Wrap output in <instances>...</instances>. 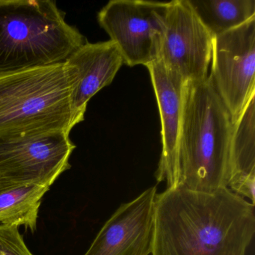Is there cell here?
Wrapping results in <instances>:
<instances>
[{"instance_id":"obj_1","label":"cell","mask_w":255,"mask_h":255,"mask_svg":"<svg viewBox=\"0 0 255 255\" xmlns=\"http://www.w3.org/2000/svg\"><path fill=\"white\" fill-rule=\"evenodd\" d=\"M255 233V205L223 188H175L157 194L151 255H246Z\"/></svg>"},{"instance_id":"obj_2","label":"cell","mask_w":255,"mask_h":255,"mask_svg":"<svg viewBox=\"0 0 255 255\" xmlns=\"http://www.w3.org/2000/svg\"><path fill=\"white\" fill-rule=\"evenodd\" d=\"M232 119L210 79L187 82L179 133L177 188L213 192L231 178Z\"/></svg>"},{"instance_id":"obj_3","label":"cell","mask_w":255,"mask_h":255,"mask_svg":"<svg viewBox=\"0 0 255 255\" xmlns=\"http://www.w3.org/2000/svg\"><path fill=\"white\" fill-rule=\"evenodd\" d=\"M87 42L51 0H0V75L65 62Z\"/></svg>"},{"instance_id":"obj_4","label":"cell","mask_w":255,"mask_h":255,"mask_svg":"<svg viewBox=\"0 0 255 255\" xmlns=\"http://www.w3.org/2000/svg\"><path fill=\"white\" fill-rule=\"evenodd\" d=\"M65 62L0 75V136L62 131L78 125Z\"/></svg>"},{"instance_id":"obj_5","label":"cell","mask_w":255,"mask_h":255,"mask_svg":"<svg viewBox=\"0 0 255 255\" xmlns=\"http://www.w3.org/2000/svg\"><path fill=\"white\" fill-rule=\"evenodd\" d=\"M75 147L62 131L0 136V192L29 184L50 187L71 168Z\"/></svg>"},{"instance_id":"obj_6","label":"cell","mask_w":255,"mask_h":255,"mask_svg":"<svg viewBox=\"0 0 255 255\" xmlns=\"http://www.w3.org/2000/svg\"><path fill=\"white\" fill-rule=\"evenodd\" d=\"M169 2L111 0L98 12V21L129 67H147L159 59Z\"/></svg>"},{"instance_id":"obj_7","label":"cell","mask_w":255,"mask_h":255,"mask_svg":"<svg viewBox=\"0 0 255 255\" xmlns=\"http://www.w3.org/2000/svg\"><path fill=\"white\" fill-rule=\"evenodd\" d=\"M209 79L233 124L255 95V18L213 38Z\"/></svg>"},{"instance_id":"obj_8","label":"cell","mask_w":255,"mask_h":255,"mask_svg":"<svg viewBox=\"0 0 255 255\" xmlns=\"http://www.w3.org/2000/svg\"><path fill=\"white\" fill-rule=\"evenodd\" d=\"M213 40L187 0L169 2L159 56L168 69L186 82L207 80Z\"/></svg>"},{"instance_id":"obj_9","label":"cell","mask_w":255,"mask_h":255,"mask_svg":"<svg viewBox=\"0 0 255 255\" xmlns=\"http://www.w3.org/2000/svg\"><path fill=\"white\" fill-rule=\"evenodd\" d=\"M156 186L121 204L84 255H149L154 232Z\"/></svg>"},{"instance_id":"obj_10","label":"cell","mask_w":255,"mask_h":255,"mask_svg":"<svg viewBox=\"0 0 255 255\" xmlns=\"http://www.w3.org/2000/svg\"><path fill=\"white\" fill-rule=\"evenodd\" d=\"M147 68L156 95L162 126V154L155 176L158 183H166V189H175L178 184L179 133L187 82L168 69L159 59L147 65Z\"/></svg>"},{"instance_id":"obj_11","label":"cell","mask_w":255,"mask_h":255,"mask_svg":"<svg viewBox=\"0 0 255 255\" xmlns=\"http://www.w3.org/2000/svg\"><path fill=\"white\" fill-rule=\"evenodd\" d=\"M71 83V105L77 123L84 121L88 103L111 84L124 64L119 49L112 41L86 42L65 62Z\"/></svg>"},{"instance_id":"obj_12","label":"cell","mask_w":255,"mask_h":255,"mask_svg":"<svg viewBox=\"0 0 255 255\" xmlns=\"http://www.w3.org/2000/svg\"><path fill=\"white\" fill-rule=\"evenodd\" d=\"M255 95L233 125L228 189L255 205Z\"/></svg>"},{"instance_id":"obj_13","label":"cell","mask_w":255,"mask_h":255,"mask_svg":"<svg viewBox=\"0 0 255 255\" xmlns=\"http://www.w3.org/2000/svg\"><path fill=\"white\" fill-rule=\"evenodd\" d=\"M214 38L255 18V0H187Z\"/></svg>"},{"instance_id":"obj_14","label":"cell","mask_w":255,"mask_h":255,"mask_svg":"<svg viewBox=\"0 0 255 255\" xmlns=\"http://www.w3.org/2000/svg\"><path fill=\"white\" fill-rule=\"evenodd\" d=\"M50 188L29 184L0 192V222L4 225H23L35 231L41 198Z\"/></svg>"},{"instance_id":"obj_15","label":"cell","mask_w":255,"mask_h":255,"mask_svg":"<svg viewBox=\"0 0 255 255\" xmlns=\"http://www.w3.org/2000/svg\"><path fill=\"white\" fill-rule=\"evenodd\" d=\"M17 225H0V255H33L26 247Z\"/></svg>"}]
</instances>
